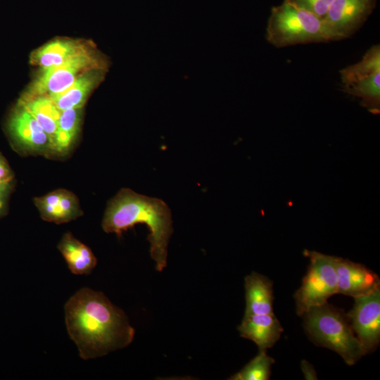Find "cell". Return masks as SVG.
<instances>
[{
  "mask_svg": "<svg viewBox=\"0 0 380 380\" xmlns=\"http://www.w3.org/2000/svg\"><path fill=\"white\" fill-rule=\"evenodd\" d=\"M11 190L0 189V218L4 216L7 209V202Z\"/></svg>",
  "mask_w": 380,
  "mask_h": 380,
  "instance_id": "24",
  "label": "cell"
},
{
  "mask_svg": "<svg viewBox=\"0 0 380 380\" xmlns=\"http://www.w3.org/2000/svg\"><path fill=\"white\" fill-rule=\"evenodd\" d=\"M246 309L243 317L273 312L272 282L255 272L245 277Z\"/></svg>",
  "mask_w": 380,
  "mask_h": 380,
  "instance_id": "16",
  "label": "cell"
},
{
  "mask_svg": "<svg viewBox=\"0 0 380 380\" xmlns=\"http://www.w3.org/2000/svg\"><path fill=\"white\" fill-rule=\"evenodd\" d=\"M323 20L334 0H286Z\"/></svg>",
  "mask_w": 380,
  "mask_h": 380,
  "instance_id": "21",
  "label": "cell"
},
{
  "mask_svg": "<svg viewBox=\"0 0 380 380\" xmlns=\"http://www.w3.org/2000/svg\"><path fill=\"white\" fill-rule=\"evenodd\" d=\"M377 0H334L323 19L334 41L353 34L367 20Z\"/></svg>",
  "mask_w": 380,
  "mask_h": 380,
  "instance_id": "10",
  "label": "cell"
},
{
  "mask_svg": "<svg viewBox=\"0 0 380 380\" xmlns=\"http://www.w3.org/2000/svg\"><path fill=\"white\" fill-rule=\"evenodd\" d=\"M81 121L82 108H70L61 112L51 153L65 156L70 152L80 132Z\"/></svg>",
  "mask_w": 380,
  "mask_h": 380,
  "instance_id": "19",
  "label": "cell"
},
{
  "mask_svg": "<svg viewBox=\"0 0 380 380\" xmlns=\"http://www.w3.org/2000/svg\"><path fill=\"white\" fill-rule=\"evenodd\" d=\"M6 129L14 148L19 153L27 155L51 153L49 136L36 119L18 103L8 118Z\"/></svg>",
  "mask_w": 380,
  "mask_h": 380,
  "instance_id": "8",
  "label": "cell"
},
{
  "mask_svg": "<svg viewBox=\"0 0 380 380\" xmlns=\"http://www.w3.org/2000/svg\"><path fill=\"white\" fill-rule=\"evenodd\" d=\"M106 69L96 68L80 75L63 91L49 96L60 110L82 108L89 95L103 80Z\"/></svg>",
  "mask_w": 380,
  "mask_h": 380,
  "instance_id": "15",
  "label": "cell"
},
{
  "mask_svg": "<svg viewBox=\"0 0 380 380\" xmlns=\"http://www.w3.org/2000/svg\"><path fill=\"white\" fill-rule=\"evenodd\" d=\"M14 174L7 160L0 153V189L12 190Z\"/></svg>",
  "mask_w": 380,
  "mask_h": 380,
  "instance_id": "22",
  "label": "cell"
},
{
  "mask_svg": "<svg viewBox=\"0 0 380 380\" xmlns=\"http://www.w3.org/2000/svg\"><path fill=\"white\" fill-rule=\"evenodd\" d=\"M274 360L266 354V351L259 353L239 372L229 378L231 380H267L271 374V367Z\"/></svg>",
  "mask_w": 380,
  "mask_h": 380,
  "instance_id": "20",
  "label": "cell"
},
{
  "mask_svg": "<svg viewBox=\"0 0 380 380\" xmlns=\"http://www.w3.org/2000/svg\"><path fill=\"white\" fill-rule=\"evenodd\" d=\"M64 308L68 334L84 360L127 347L134 338L127 315L101 292L80 289Z\"/></svg>",
  "mask_w": 380,
  "mask_h": 380,
  "instance_id": "1",
  "label": "cell"
},
{
  "mask_svg": "<svg viewBox=\"0 0 380 380\" xmlns=\"http://www.w3.org/2000/svg\"><path fill=\"white\" fill-rule=\"evenodd\" d=\"M338 293L354 298L380 289L379 276L365 265L336 257Z\"/></svg>",
  "mask_w": 380,
  "mask_h": 380,
  "instance_id": "11",
  "label": "cell"
},
{
  "mask_svg": "<svg viewBox=\"0 0 380 380\" xmlns=\"http://www.w3.org/2000/svg\"><path fill=\"white\" fill-rule=\"evenodd\" d=\"M147 225L150 234V254L161 272L167 265V246L173 232L171 211L161 199L122 189L107 205L102 228L120 236L137 224Z\"/></svg>",
  "mask_w": 380,
  "mask_h": 380,
  "instance_id": "2",
  "label": "cell"
},
{
  "mask_svg": "<svg viewBox=\"0 0 380 380\" xmlns=\"http://www.w3.org/2000/svg\"><path fill=\"white\" fill-rule=\"evenodd\" d=\"M354 299L353 308L347 315L367 354L375 350L380 341V289Z\"/></svg>",
  "mask_w": 380,
  "mask_h": 380,
  "instance_id": "9",
  "label": "cell"
},
{
  "mask_svg": "<svg viewBox=\"0 0 380 380\" xmlns=\"http://www.w3.org/2000/svg\"><path fill=\"white\" fill-rule=\"evenodd\" d=\"M106 60L92 47L60 65L41 69L21 97L59 94L69 87L84 72L96 68L106 69Z\"/></svg>",
  "mask_w": 380,
  "mask_h": 380,
  "instance_id": "6",
  "label": "cell"
},
{
  "mask_svg": "<svg viewBox=\"0 0 380 380\" xmlns=\"http://www.w3.org/2000/svg\"><path fill=\"white\" fill-rule=\"evenodd\" d=\"M344 92L360 99L362 106L373 113L380 106V46H372L355 64L340 70Z\"/></svg>",
  "mask_w": 380,
  "mask_h": 380,
  "instance_id": "7",
  "label": "cell"
},
{
  "mask_svg": "<svg viewBox=\"0 0 380 380\" xmlns=\"http://www.w3.org/2000/svg\"><path fill=\"white\" fill-rule=\"evenodd\" d=\"M58 248L66 261L69 270L75 274H88L96 265L97 259L91 248L70 232L63 234Z\"/></svg>",
  "mask_w": 380,
  "mask_h": 380,
  "instance_id": "17",
  "label": "cell"
},
{
  "mask_svg": "<svg viewBox=\"0 0 380 380\" xmlns=\"http://www.w3.org/2000/svg\"><path fill=\"white\" fill-rule=\"evenodd\" d=\"M33 201L42 219L49 222L66 223L83 214L77 196L66 189H56Z\"/></svg>",
  "mask_w": 380,
  "mask_h": 380,
  "instance_id": "12",
  "label": "cell"
},
{
  "mask_svg": "<svg viewBox=\"0 0 380 380\" xmlns=\"http://www.w3.org/2000/svg\"><path fill=\"white\" fill-rule=\"evenodd\" d=\"M265 37L277 48L334 41L323 20L286 0L272 8Z\"/></svg>",
  "mask_w": 380,
  "mask_h": 380,
  "instance_id": "4",
  "label": "cell"
},
{
  "mask_svg": "<svg viewBox=\"0 0 380 380\" xmlns=\"http://www.w3.org/2000/svg\"><path fill=\"white\" fill-rule=\"evenodd\" d=\"M301 369L306 380L317 379L315 369H314L313 366L307 360H302Z\"/></svg>",
  "mask_w": 380,
  "mask_h": 380,
  "instance_id": "23",
  "label": "cell"
},
{
  "mask_svg": "<svg viewBox=\"0 0 380 380\" xmlns=\"http://www.w3.org/2000/svg\"><path fill=\"white\" fill-rule=\"evenodd\" d=\"M18 104L25 108L39 122L49 136L51 143L61 115V110L48 95L20 97Z\"/></svg>",
  "mask_w": 380,
  "mask_h": 380,
  "instance_id": "18",
  "label": "cell"
},
{
  "mask_svg": "<svg viewBox=\"0 0 380 380\" xmlns=\"http://www.w3.org/2000/svg\"><path fill=\"white\" fill-rule=\"evenodd\" d=\"M302 316L309 338L338 353L348 365L366 355L355 336L347 314L328 303L311 308Z\"/></svg>",
  "mask_w": 380,
  "mask_h": 380,
  "instance_id": "3",
  "label": "cell"
},
{
  "mask_svg": "<svg viewBox=\"0 0 380 380\" xmlns=\"http://www.w3.org/2000/svg\"><path fill=\"white\" fill-rule=\"evenodd\" d=\"M92 47V44L82 40L57 39L36 49L31 54L30 62L46 69L60 65Z\"/></svg>",
  "mask_w": 380,
  "mask_h": 380,
  "instance_id": "14",
  "label": "cell"
},
{
  "mask_svg": "<svg viewBox=\"0 0 380 380\" xmlns=\"http://www.w3.org/2000/svg\"><path fill=\"white\" fill-rule=\"evenodd\" d=\"M304 255L310 263L301 286L293 295L299 316L311 308L327 303L331 296L338 293L336 257L308 250Z\"/></svg>",
  "mask_w": 380,
  "mask_h": 380,
  "instance_id": "5",
  "label": "cell"
},
{
  "mask_svg": "<svg viewBox=\"0 0 380 380\" xmlns=\"http://www.w3.org/2000/svg\"><path fill=\"white\" fill-rule=\"evenodd\" d=\"M238 330L241 336L253 341L259 351L272 347L284 331L274 313L243 317Z\"/></svg>",
  "mask_w": 380,
  "mask_h": 380,
  "instance_id": "13",
  "label": "cell"
}]
</instances>
